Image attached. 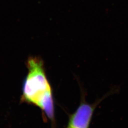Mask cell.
I'll use <instances>...</instances> for the list:
<instances>
[{
    "instance_id": "1",
    "label": "cell",
    "mask_w": 128,
    "mask_h": 128,
    "mask_svg": "<svg viewBox=\"0 0 128 128\" xmlns=\"http://www.w3.org/2000/svg\"><path fill=\"white\" fill-rule=\"evenodd\" d=\"M27 66L29 72L23 86V96L26 101L34 104L39 96L51 90L50 87L40 59L30 58Z\"/></svg>"
},
{
    "instance_id": "2",
    "label": "cell",
    "mask_w": 128,
    "mask_h": 128,
    "mask_svg": "<svg viewBox=\"0 0 128 128\" xmlns=\"http://www.w3.org/2000/svg\"><path fill=\"white\" fill-rule=\"evenodd\" d=\"M96 106L82 103L71 116L69 127L88 128Z\"/></svg>"
},
{
    "instance_id": "3",
    "label": "cell",
    "mask_w": 128,
    "mask_h": 128,
    "mask_svg": "<svg viewBox=\"0 0 128 128\" xmlns=\"http://www.w3.org/2000/svg\"><path fill=\"white\" fill-rule=\"evenodd\" d=\"M34 104L44 110L50 118H52L53 116V105L51 90L46 91L39 96Z\"/></svg>"
},
{
    "instance_id": "4",
    "label": "cell",
    "mask_w": 128,
    "mask_h": 128,
    "mask_svg": "<svg viewBox=\"0 0 128 128\" xmlns=\"http://www.w3.org/2000/svg\"><path fill=\"white\" fill-rule=\"evenodd\" d=\"M70 128V127H69V128Z\"/></svg>"
}]
</instances>
